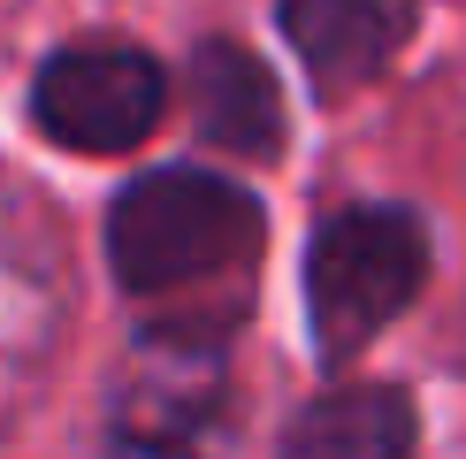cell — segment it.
<instances>
[{
	"label": "cell",
	"mask_w": 466,
	"mask_h": 459,
	"mask_svg": "<svg viewBox=\"0 0 466 459\" xmlns=\"http://www.w3.org/2000/svg\"><path fill=\"white\" fill-rule=\"evenodd\" d=\"M429 283V230L405 207H337L306 245V314L321 360H352Z\"/></svg>",
	"instance_id": "2"
},
{
	"label": "cell",
	"mask_w": 466,
	"mask_h": 459,
	"mask_svg": "<svg viewBox=\"0 0 466 459\" xmlns=\"http://www.w3.org/2000/svg\"><path fill=\"white\" fill-rule=\"evenodd\" d=\"M268 215L252 191L207 168H153L107 207V260L138 306L161 314V337H207L245 314Z\"/></svg>",
	"instance_id": "1"
},
{
	"label": "cell",
	"mask_w": 466,
	"mask_h": 459,
	"mask_svg": "<svg viewBox=\"0 0 466 459\" xmlns=\"http://www.w3.org/2000/svg\"><path fill=\"white\" fill-rule=\"evenodd\" d=\"M115 459H161V452H130V444H115Z\"/></svg>",
	"instance_id": "7"
},
{
	"label": "cell",
	"mask_w": 466,
	"mask_h": 459,
	"mask_svg": "<svg viewBox=\"0 0 466 459\" xmlns=\"http://www.w3.org/2000/svg\"><path fill=\"white\" fill-rule=\"evenodd\" d=\"M191 115H199V138L245 161H268L283 146V92L260 69V54H245L238 38H207L191 54Z\"/></svg>",
	"instance_id": "5"
},
{
	"label": "cell",
	"mask_w": 466,
	"mask_h": 459,
	"mask_svg": "<svg viewBox=\"0 0 466 459\" xmlns=\"http://www.w3.org/2000/svg\"><path fill=\"white\" fill-rule=\"evenodd\" d=\"M168 107V76L153 54L92 38V46H62L31 85V115L54 146L69 153H130L161 123Z\"/></svg>",
	"instance_id": "3"
},
{
	"label": "cell",
	"mask_w": 466,
	"mask_h": 459,
	"mask_svg": "<svg viewBox=\"0 0 466 459\" xmlns=\"http://www.w3.org/2000/svg\"><path fill=\"white\" fill-rule=\"evenodd\" d=\"M413 15L420 0H283V38L321 92H360L367 76L390 69Z\"/></svg>",
	"instance_id": "4"
},
{
	"label": "cell",
	"mask_w": 466,
	"mask_h": 459,
	"mask_svg": "<svg viewBox=\"0 0 466 459\" xmlns=\"http://www.w3.org/2000/svg\"><path fill=\"white\" fill-rule=\"evenodd\" d=\"M283 459H413V398L398 382H337L299 406Z\"/></svg>",
	"instance_id": "6"
}]
</instances>
